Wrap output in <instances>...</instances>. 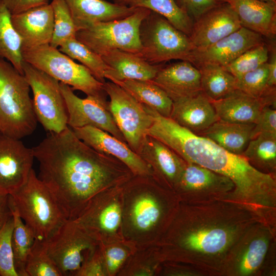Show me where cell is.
<instances>
[{"label":"cell","instance_id":"obj_38","mask_svg":"<svg viewBox=\"0 0 276 276\" xmlns=\"http://www.w3.org/2000/svg\"><path fill=\"white\" fill-rule=\"evenodd\" d=\"M107 276H117L129 256L137 248L124 239L98 244Z\"/></svg>","mask_w":276,"mask_h":276},{"label":"cell","instance_id":"obj_11","mask_svg":"<svg viewBox=\"0 0 276 276\" xmlns=\"http://www.w3.org/2000/svg\"><path fill=\"white\" fill-rule=\"evenodd\" d=\"M109 97V110L127 144L137 152L153 123L151 114L140 103L119 85L110 81L103 84Z\"/></svg>","mask_w":276,"mask_h":276},{"label":"cell","instance_id":"obj_35","mask_svg":"<svg viewBox=\"0 0 276 276\" xmlns=\"http://www.w3.org/2000/svg\"><path fill=\"white\" fill-rule=\"evenodd\" d=\"M254 167L255 165L273 168L276 160V135L264 133L250 140L242 154Z\"/></svg>","mask_w":276,"mask_h":276},{"label":"cell","instance_id":"obj_28","mask_svg":"<svg viewBox=\"0 0 276 276\" xmlns=\"http://www.w3.org/2000/svg\"><path fill=\"white\" fill-rule=\"evenodd\" d=\"M197 68L201 91L211 102L225 98L236 89L235 77L223 67L208 64Z\"/></svg>","mask_w":276,"mask_h":276},{"label":"cell","instance_id":"obj_17","mask_svg":"<svg viewBox=\"0 0 276 276\" xmlns=\"http://www.w3.org/2000/svg\"><path fill=\"white\" fill-rule=\"evenodd\" d=\"M241 27L228 3H219L193 22L189 38L195 49L211 45Z\"/></svg>","mask_w":276,"mask_h":276},{"label":"cell","instance_id":"obj_36","mask_svg":"<svg viewBox=\"0 0 276 276\" xmlns=\"http://www.w3.org/2000/svg\"><path fill=\"white\" fill-rule=\"evenodd\" d=\"M268 62L257 69L235 77L236 89L255 98L275 100V88L267 85Z\"/></svg>","mask_w":276,"mask_h":276},{"label":"cell","instance_id":"obj_48","mask_svg":"<svg viewBox=\"0 0 276 276\" xmlns=\"http://www.w3.org/2000/svg\"><path fill=\"white\" fill-rule=\"evenodd\" d=\"M268 64L267 85L270 88H275L276 85V54L272 50Z\"/></svg>","mask_w":276,"mask_h":276},{"label":"cell","instance_id":"obj_4","mask_svg":"<svg viewBox=\"0 0 276 276\" xmlns=\"http://www.w3.org/2000/svg\"><path fill=\"white\" fill-rule=\"evenodd\" d=\"M30 90L25 76L0 57V134L21 139L35 130Z\"/></svg>","mask_w":276,"mask_h":276},{"label":"cell","instance_id":"obj_18","mask_svg":"<svg viewBox=\"0 0 276 276\" xmlns=\"http://www.w3.org/2000/svg\"><path fill=\"white\" fill-rule=\"evenodd\" d=\"M75 135L96 151L118 159L134 175L152 176L149 166L128 145L109 133L92 126L72 129Z\"/></svg>","mask_w":276,"mask_h":276},{"label":"cell","instance_id":"obj_21","mask_svg":"<svg viewBox=\"0 0 276 276\" xmlns=\"http://www.w3.org/2000/svg\"><path fill=\"white\" fill-rule=\"evenodd\" d=\"M170 118L196 134L219 120L212 102L202 91L173 101Z\"/></svg>","mask_w":276,"mask_h":276},{"label":"cell","instance_id":"obj_15","mask_svg":"<svg viewBox=\"0 0 276 276\" xmlns=\"http://www.w3.org/2000/svg\"><path fill=\"white\" fill-rule=\"evenodd\" d=\"M262 43V35L241 27L211 45L194 49L188 61L197 68L208 64L225 67L247 50Z\"/></svg>","mask_w":276,"mask_h":276},{"label":"cell","instance_id":"obj_3","mask_svg":"<svg viewBox=\"0 0 276 276\" xmlns=\"http://www.w3.org/2000/svg\"><path fill=\"white\" fill-rule=\"evenodd\" d=\"M168 189L152 176L134 175L122 187V233L136 248L157 244L169 210Z\"/></svg>","mask_w":276,"mask_h":276},{"label":"cell","instance_id":"obj_8","mask_svg":"<svg viewBox=\"0 0 276 276\" xmlns=\"http://www.w3.org/2000/svg\"><path fill=\"white\" fill-rule=\"evenodd\" d=\"M151 11L137 8L119 19L94 24L77 31L76 38L100 56L114 50L140 55V27Z\"/></svg>","mask_w":276,"mask_h":276},{"label":"cell","instance_id":"obj_6","mask_svg":"<svg viewBox=\"0 0 276 276\" xmlns=\"http://www.w3.org/2000/svg\"><path fill=\"white\" fill-rule=\"evenodd\" d=\"M24 61L86 96L107 99L103 83L84 65L50 44L22 50Z\"/></svg>","mask_w":276,"mask_h":276},{"label":"cell","instance_id":"obj_12","mask_svg":"<svg viewBox=\"0 0 276 276\" xmlns=\"http://www.w3.org/2000/svg\"><path fill=\"white\" fill-rule=\"evenodd\" d=\"M98 244L72 220L46 241L48 254L62 276H75L86 255Z\"/></svg>","mask_w":276,"mask_h":276},{"label":"cell","instance_id":"obj_27","mask_svg":"<svg viewBox=\"0 0 276 276\" xmlns=\"http://www.w3.org/2000/svg\"><path fill=\"white\" fill-rule=\"evenodd\" d=\"M120 86L136 100L170 118L173 101L166 93L151 81L124 80L112 82Z\"/></svg>","mask_w":276,"mask_h":276},{"label":"cell","instance_id":"obj_43","mask_svg":"<svg viewBox=\"0 0 276 276\" xmlns=\"http://www.w3.org/2000/svg\"><path fill=\"white\" fill-rule=\"evenodd\" d=\"M75 276H107L98 244L86 255Z\"/></svg>","mask_w":276,"mask_h":276},{"label":"cell","instance_id":"obj_16","mask_svg":"<svg viewBox=\"0 0 276 276\" xmlns=\"http://www.w3.org/2000/svg\"><path fill=\"white\" fill-rule=\"evenodd\" d=\"M136 153L149 166L152 176L168 189H175L187 163L158 139L147 134Z\"/></svg>","mask_w":276,"mask_h":276},{"label":"cell","instance_id":"obj_34","mask_svg":"<svg viewBox=\"0 0 276 276\" xmlns=\"http://www.w3.org/2000/svg\"><path fill=\"white\" fill-rule=\"evenodd\" d=\"M234 184L226 177L193 163H188L175 189L200 190L211 187Z\"/></svg>","mask_w":276,"mask_h":276},{"label":"cell","instance_id":"obj_24","mask_svg":"<svg viewBox=\"0 0 276 276\" xmlns=\"http://www.w3.org/2000/svg\"><path fill=\"white\" fill-rule=\"evenodd\" d=\"M241 27L273 38L276 33L275 2L259 0H227Z\"/></svg>","mask_w":276,"mask_h":276},{"label":"cell","instance_id":"obj_26","mask_svg":"<svg viewBox=\"0 0 276 276\" xmlns=\"http://www.w3.org/2000/svg\"><path fill=\"white\" fill-rule=\"evenodd\" d=\"M255 124H236L218 120L199 133L226 150L242 155L250 140Z\"/></svg>","mask_w":276,"mask_h":276},{"label":"cell","instance_id":"obj_51","mask_svg":"<svg viewBox=\"0 0 276 276\" xmlns=\"http://www.w3.org/2000/svg\"><path fill=\"white\" fill-rule=\"evenodd\" d=\"M261 1H264V2H275V0H259Z\"/></svg>","mask_w":276,"mask_h":276},{"label":"cell","instance_id":"obj_31","mask_svg":"<svg viewBox=\"0 0 276 276\" xmlns=\"http://www.w3.org/2000/svg\"><path fill=\"white\" fill-rule=\"evenodd\" d=\"M59 50L86 67L99 81L104 83L106 77L112 71L101 56L75 38L64 40Z\"/></svg>","mask_w":276,"mask_h":276},{"label":"cell","instance_id":"obj_44","mask_svg":"<svg viewBox=\"0 0 276 276\" xmlns=\"http://www.w3.org/2000/svg\"><path fill=\"white\" fill-rule=\"evenodd\" d=\"M270 133L276 135V110L275 108L264 106L255 124L251 133V140L261 133Z\"/></svg>","mask_w":276,"mask_h":276},{"label":"cell","instance_id":"obj_19","mask_svg":"<svg viewBox=\"0 0 276 276\" xmlns=\"http://www.w3.org/2000/svg\"><path fill=\"white\" fill-rule=\"evenodd\" d=\"M11 20L21 39V51L50 44L54 30L51 3L11 14Z\"/></svg>","mask_w":276,"mask_h":276},{"label":"cell","instance_id":"obj_37","mask_svg":"<svg viewBox=\"0 0 276 276\" xmlns=\"http://www.w3.org/2000/svg\"><path fill=\"white\" fill-rule=\"evenodd\" d=\"M27 276H62L49 256L46 241L35 239L26 264Z\"/></svg>","mask_w":276,"mask_h":276},{"label":"cell","instance_id":"obj_20","mask_svg":"<svg viewBox=\"0 0 276 276\" xmlns=\"http://www.w3.org/2000/svg\"><path fill=\"white\" fill-rule=\"evenodd\" d=\"M151 81L164 90L172 101L201 91L200 71L187 61L163 65Z\"/></svg>","mask_w":276,"mask_h":276},{"label":"cell","instance_id":"obj_50","mask_svg":"<svg viewBox=\"0 0 276 276\" xmlns=\"http://www.w3.org/2000/svg\"><path fill=\"white\" fill-rule=\"evenodd\" d=\"M215 2H216L217 3H227V0H214Z\"/></svg>","mask_w":276,"mask_h":276},{"label":"cell","instance_id":"obj_39","mask_svg":"<svg viewBox=\"0 0 276 276\" xmlns=\"http://www.w3.org/2000/svg\"><path fill=\"white\" fill-rule=\"evenodd\" d=\"M54 30L50 45L57 48L64 40L76 37L77 30L65 0H52Z\"/></svg>","mask_w":276,"mask_h":276},{"label":"cell","instance_id":"obj_45","mask_svg":"<svg viewBox=\"0 0 276 276\" xmlns=\"http://www.w3.org/2000/svg\"><path fill=\"white\" fill-rule=\"evenodd\" d=\"M175 1L178 7L193 22L218 4L214 0H175Z\"/></svg>","mask_w":276,"mask_h":276},{"label":"cell","instance_id":"obj_7","mask_svg":"<svg viewBox=\"0 0 276 276\" xmlns=\"http://www.w3.org/2000/svg\"><path fill=\"white\" fill-rule=\"evenodd\" d=\"M140 56L151 64L188 60L194 47L189 37L165 18L151 11L140 27Z\"/></svg>","mask_w":276,"mask_h":276},{"label":"cell","instance_id":"obj_29","mask_svg":"<svg viewBox=\"0 0 276 276\" xmlns=\"http://www.w3.org/2000/svg\"><path fill=\"white\" fill-rule=\"evenodd\" d=\"M21 39L11 20V14L0 0V57L24 75Z\"/></svg>","mask_w":276,"mask_h":276},{"label":"cell","instance_id":"obj_49","mask_svg":"<svg viewBox=\"0 0 276 276\" xmlns=\"http://www.w3.org/2000/svg\"><path fill=\"white\" fill-rule=\"evenodd\" d=\"M113 3L120 5L127 6L130 0H112Z\"/></svg>","mask_w":276,"mask_h":276},{"label":"cell","instance_id":"obj_23","mask_svg":"<svg viewBox=\"0 0 276 276\" xmlns=\"http://www.w3.org/2000/svg\"><path fill=\"white\" fill-rule=\"evenodd\" d=\"M77 31L94 24L125 18L137 8L105 0H65Z\"/></svg>","mask_w":276,"mask_h":276},{"label":"cell","instance_id":"obj_1","mask_svg":"<svg viewBox=\"0 0 276 276\" xmlns=\"http://www.w3.org/2000/svg\"><path fill=\"white\" fill-rule=\"evenodd\" d=\"M32 149L39 164L38 177L68 220H73L94 195L123 186L134 176L123 162L91 148L68 126L49 133Z\"/></svg>","mask_w":276,"mask_h":276},{"label":"cell","instance_id":"obj_5","mask_svg":"<svg viewBox=\"0 0 276 276\" xmlns=\"http://www.w3.org/2000/svg\"><path fill=\"white\" fill-rule=\"evenodd\" d=\"M10 195L20 218L36 240L48 241L68 220L33 169L26 182Z\"/></svg>","mask_w":276,"mask_h":276},{"label":"cell","instance_id":"obj_13","mask_svg":"<svg viewBox=\"0 0 276 276\" xmlns=\"http://www.w3.org/2000/svg\"><path fill=\"white\" fill-rule=\"evenodd\" d=\"M60 86L66 106L69 127H94L126 143L109 110L107 99L93 96L80 98L68 85L60 82Z\"/></svg>","mask_w":276,"mask_h":276},{"label":"cell","instance_id":"obj_32","mask_svg":"<svg viewBox=\"0 0 276 276\" xmlns=\"http://www.w3.org/2000/svg\"><path fill=\"white\" fill-rule=\"evenodd\" d=\"M10 197L14 220L11 243L14 267L18 276H27L25 269L26 261L35 238L20 218L10 195Z\"/></svg>","mask_w":276,"mask_h":276},{"label":"cell","instance_id":"obj_40","mask_svg":"<svg viewBox=\"0 0 276 276\" xmlns=\"http://www.w3.org/2000/svg\"><path fill=\"white\" fill-rule=\"evenodd\" d=\"M268 47L263 42L247 50L223 67L235 77H238L268 62Z\"/></svg>","mask_w":276,"mask_h":276},{"label":"cell","instance_id":"obj_33","mask_svg":"<svg viewBox=\"0 0 276 276\" xmlns=\"http://www.w3.org/2000/svg\"><path fill=\"white\" fill-rule=\"evenodd\" d=\"M127 6L144 8L155 12L189 37L191 34L193 21L175 0H130Z\"/></svg>","mask_w":276,"mask_h":276},{"label":"cell","instance_id":"obj_42","mask_svg":"<svg viewBox=\"0 0 276 276\" xmlns=\"http://www.w3.org/2000/svg\"><path fill=\"white\" fill-rule=\"evenodd\" d=\"M267 250L265 240L261 239L252 241L242 257L240 270L248 274L255 270L262 263Z\"/></svg>","mask_w":276,"mask_h":276},{"label":"cell","instance_id":"obj_47","mask_svg":"<svg viewBox=\"0 0 276 276\" xmlns=\"http://www.w3.org/2000/svg\"><path fill=\"white\" fill-rule=\"evenodd\" d=\"M12 216L10 195L0 194V230Z\"/></svg>","mask_w":276,"mask_h":276},{"label":"cell","instance_id":"obj_25","mask_svg":"<svg viewBox=\"0 0 276 276\" xmlns=\"http://www.w3.org/2000/svg\"><path fill=\"white\" fill-rule=\"evenodd\" d=\"M112 71L106 77L111 82L124 80L152 81L163 66L151 64L140 55L114 50L101 56Z\"/></svg>","mask_w":276,"mask_h":276},{"label":"cell","instance_id":"obj_2","mask_svg":"<svg viewBox=\"0 0 276 276\" xmlns=\"http://www.w3.org/2000/svg\"><path fill=\"white\" fill-rule=\"evenodd\" d=\"M153 123L147 132L166 144L188 163H193L226 177L236 193L253 202L273 195L274 176L254 167L242 155L232 153L211 140L193 133L152 108Z\"/></svg>","mask_w":276,"mask_h":276},{"label":"cell","instance_id":"obj_22","mask_svg":"<svg viewBox=\"0 0 276 276\" xmlns=\"http://www.w3.org/2000/svg\"><path fill=\"white\" fill-rule=\"evenodd\" d=\"M212 103L219 120L236 124H255L264 106L275 108L274 101L255 98L238 89Z\"/></svg>","mask_w":276,"mask_h":276},{"label":"cell","instance_id":"obj_46","mask_svg":"<svg viewBox=\"0 0 276 276\" xmlns=\"http://www.w3.org/2000/svg\"><path fill=\"white\" fill-rule=\"evenodd\" d=\"M11 14H15L30 9L48 4L49 0H1Z\"/></svg>","mask_w":276,"mask_h":276},{"label":"cell","instance_id":"obj_9","mask_svg":"<svg viewBox=\"0 0 276 276\" xmlns=\"http://www.w3.org/2000/svg\"><path fill=\"white\" fill-rule=\"evenodd\" d=\"M123 186L104 190L94 195L72 220L98 243L124 239Z\"/></svg>","mask_w":276,"mask_h":276},{"label":"cell","instance_id":"obj_41","mask_svg":"<svg viewBox=\"0 0 276 276\" xmlns=\"http://www.w3.org/2000/svg\"><path fill=\"white\" fill-rule=\"evenodd\" d=\"M13 226L12 215L0 230L1 276H18L14 267L11 243Z\"/></svg>","mask_w":276,"mask_h":276},{"label":"cell","instance_id":"obj_30","mask_svg":"<svg viewBox=\"0 0 276 276\" xmlns=\"http://www.w3.org/2000/svg\"><path fill=\"white\" fill-rule=\"evenodd\" d=\"M164 258L158 244L137 248L117 276H155L158 274Z\"/></svg>","mask_w":276,"mask_h":276},{"label":"cell","instance_id":"obj_14","mask_svg":"<svg viewBox=\"0 0 276 276\" xmlns=\"http://www.w3.org/2000/svg\"><path fill=\"white\" fill-rule=\"evenodd\" d=\"M34 158L20 139L0 134V194L11 195L26 182Z\"/></svg>","mask_w":276,"mask_h":276},{"label":"cell","instance_id":"obj_10","mask_svg":"<svg viewBox=\"0 0 276 276\" xmlns=\"http://www.w3.org/2000/svg\"><path fill=\"white\" fill-rule=\"evenodd\" d=\"M22 67L37 121L49 133L62 131L68 127V114L60 82L24 61Z\"/></svg>","mask_w":276,"mask_h":276}]
</instances>
